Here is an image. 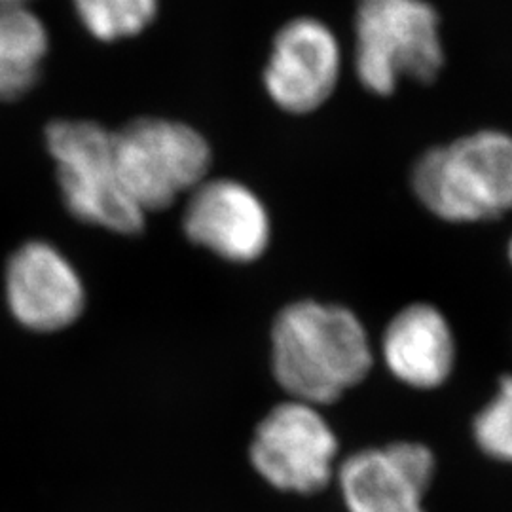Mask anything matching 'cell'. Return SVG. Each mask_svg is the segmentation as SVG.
Instances as JSON below:
<instances>
[{
  "mask_svg": "<svg viewBox=\"0 0 512 512\" xmlns=\"http://www.w3.org/2000/svg\"><path fill=\"white\" fill-rule=\"evenodd\" d=\"M374 366L363 321L338 304L298 300L277 313L272 327V372L300 403H336Z\"/></svg>",
  "mask_w": 512,
  "mask_h": 512,
  "instance_id": "cell-1",
  "label": "cell"
},
{
  "mask_svg": "<svg viewBox=\"0 0 512 512\" xmlns=\"http://www.w3.org/2000/svg\"><path fill=\"white\" fill-rule=\"evenodd\" d=\"M412 190L444 222L475 224L511 213V133L478 129L429 148L414 164Z\"/></svg>",
  "mask_w": 512,
  "mask_h": 512,
  "instance_id": "cell-2",
  "label": "cell"
},
{
  "mask_svg": "<svg viewBox=\"0 0 512 512\" xmlns=\"http://www.w3.org/2000/svg\"><path fill=\"white\" fill-rule=\"evenodd\" d=\"M439 12L429 0H357L353 69L366 92L389 97L403 80L435 84L446 65Z\"/></svg>",
  "mask_w": 512,
  "mask_h": 512,
  "instance_id": "cell-3",
  "label": "cell"
},
{
  "mask_svg": "<svg viewBox=\"0 0 512 512\" xmlns=\"http://www.w3.org/2000/svg\"><path fill=\"white\" fill-rule=\"evenodd\" d=\"M46 147L74 219L124 236L143 230L147 215L122 183L114 131L93 120H55L46 128Z\"/></svg>",
  "mask_w": 512,
  "mask_h": 512,
  "instance_id": "cell-4",
  "label": "cell"
},
{
  "mask_svg": "<svg viewBox=\"0 0 512 512\" xmlns=\"http://www.w3.org/2000/svg\"><path fill=\"white\" fill-rule=\"evenodd\" d=\"M114 154L129 198L145 215L196 190L213 162L198 129L158 116L135 118L114 131Z\"/></svg>",
  "mask_w": 512,
  "mask_h": 512,
  "instance_id": "cell-5",
  "label": "cell"
},
{
  "mask_svg": "<svg viewBox=\"0 0 512 512\" xmlns=\"http://www.w3.org/2000/svg\"><path fill=\"white\" fill-rule=\"evenodd\" d=\"M338 446L334 429L317 406L289 399L258 423L249 459L275 490L313 495L332 482Z\"/></svg>",
  "mask_w": 512,
  "mask_h": 512,
  "instance_id": "cell-6",
  "label": "cell"
},
{
  "mask_svg": "<svg viewBox=\"0 0 512 512\" xmlns=\"http://www.w3.org/2000/svg\"><path fill=\"white\" fill-rule=\"evenodd\" d=\"M344 73V46L327 21L296 16L275 31L262 86L275 107L306 116L327 105Z\"/></svg>",
  "mask_w": 512,
  "mask_h": 512,
  "instance_id": "cell-7",
  "label": "cell"
},
{
  "mask_svg": "<svg viewBox=\"0 0 512 512\" xmlns=\"http://www.w3.org/2000/svg\"><path fill=\"white\" fill-rule=\"evenodd\" d=\"M435 471L429 446L401 440L351 454L336 476L348 512H425Z\"/></svg>",
  "mask_w": 512,
  "mask_h": 512,
  "instance_id": "cell-8",
  "label": "cell"
},
{
  "mask_svg": "<svg viewBox=\"0 0 512 512\" xmlns=\"http://www.w3.org/2000/svg\"><path fill=\"white\" fill-rule=\"evenodd\" d=\"M186 238L228 262L247 264L266 253L272 224L266 205L245 184L205 179L188 194Z\"/></svg>",
  "mask_w": 512,
  "mask_h": 512,
  "instance_id": "cell-9",
  "label": "cell"
},
{
  "mask_svg": "<svg viewBox=\"0 0 512 512\" xmlns=\"http://www.w3.org/2000/svg\"><path fill=\"white\" fill-rule=\"evenodd\" d=\"M6 298L12 315L27 329H67L86 308L84 283L55 247L31 241L19 247L6 268Z\"/></svg>",
  "mask_w": 512,
  "mask_h": 512,
  "instance_id": "cell-10",
  "label": "cell"
},
{
  "mask_svg": "<svg viewBox=\"0 0 512 512\" xmlns=\"http://www.w3.org/2000/svg\"><path fill=\"white\" fill-rule=\"evenodd\" d=\"M382 357L395 380L412 389H437L454 374L456 334L446 315L427 302L395 313L382 336Z\"/></svg>",
  "mask_w": 512,
  "mask_h": 512,
  "instance_id": "cell-11",
  "label": "cell"
},
{
  "mask_svg": "<svg viewBox=\"0 0 512 512\" xmlns=\"http://www.w3.org/2000/svg\"><path fill=\"white\" fill-rule=\"evenodd\" d=\"M50 50L48 25L31 6H0V103L37 86Z\"/></svg>",
  "mask_w": 512,
  "mask_h": 512,
  "instance_id": "cell-12",
  "label": "cell"
},
{
  "mask_svg": "<svg viewBox=\"0 0 512 512\" xmlns=\"http://www.w3.org/2000/svg\"><path fill=\"white\" fill-rule=\"evenodd\" d=\"M82 29L101 44L141 37L160 14V0H71Z\"/></svg>",
  "mask_w": 512,
  "mask_h": 512,
  "instance_id": "cell-13",
  "label": "cell"
},
{
  "mask_svg": "<svg viewBox=\"0 0 512 512\" xmlns=\"http://www.w3.org/2000/svg\"><path fill=\"white\" fill-rule=\"evenodd\" d=\"M473 437L488 458L512 465V374L501 376L494 397L476 412Z\"/></svg>",
  "mask_w": 512,
  "mask_h": 512,
  "instance_id": "cell-14",
  "label": "cell"
},
{
  "mask_svg": "<svg viewBox=\"0 0 512 512\" xmlns=\"http://www.w3.org/2000/svg\"><path fill=\"white\" fill-rule=\"evenodd\" d=\"M35 0H0V6H31Z\"/></svg>",
  "mask_w": 512,
  "mask_h": 512,
  "instance_id": "cell-15",
  "label": "cell"
},
{
  "mask_svg": "<svg viewBox=\"0 0 512 512\" xmlns=\"http://www.w3.org/2000/svg\"><path fill=\"white\" fill-rule=\"evenodd\" d=\"M507 255H509V262H511V266H512V236H511V239H509V247H507Z\"/></svg>",
  "mask_w": 512,
  "mask_h": 512,
  "instance_id": "cell-16",
  "label": "cell"
}]
</instances>
